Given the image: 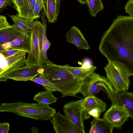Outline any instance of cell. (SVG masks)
<instances>
[{"label": "cell", "mask_w": 133, "mask_h": 133, "mask_svg": "<svg viewBox=\"0 0 133 133\" xmlns=\"http://www.w3.org/2000/svg\"><path fill=\"white\" fill-rule=\"evenodd\" d=\"M0 112H12L25 117L46 121L54 116L56 111L49 105L19 102L1 103Z\"/></svg>", "instance_id": "obj_3"}, {"label": "cell", "mask_w": 133, "mask_h": 133, "mask_svg": "<svg viewBox=\"0 0 133 133\" xmlns=\"http://www.w3.org/2000/svg\"><path fill=\"white\" fill-rule=\"evenodd\" d=\"M48 91H40L34 96L33 99L37 103L45 105H49L57 102V98Z\"/></svg>", "instance_id": "obj_21"}, {"label": "cell", "mask_w": 133, "mask_h": 133, "mask_svg": "<svg viewBox=\"0 0 133 133\" xmlns=\"http://www.w3.org/2000/svg\"><path fill=\"white\" fill-rule=\"evenodd\" d=\"M43 68L44 76L60 91L62 97L75 96L79 93L85 79L78 77L49 60Z\"/></svg>", "instance_id": "obj_2"}, {"label": "cell", "mask_w": 133, "mask_h": 133, "mask_svg": "<svg viewBox=\"0 0 133 133\" xmlns=\"http://www.w3.org/2000/svg\"><path fill=\"white\" fill-rule=\"evenodd\" d=\"M126 12L130 16L133 17V0H129L125 6Z\"/></svg>", "instance_id": "obj_28"}, {"label": "cell", "mask_w": 133, "mask_h": 133, "mask_svg": "<svg viewBox=\"0 0 133 133\" xmlns=\"http://www.w3.org/2000/svg\"><path fill=\"white\" fill-rule=\"evenodd\" d=\"M43 8L45 15L50 23L55 22L57 20V0H43Z\"/></svg>", "instance_id": "obj_16"}, {"label": "cell", "mask_w": 133, "mask_h": 133, "mask_svg": "<svg viewBox=\"0 0 133 133\" xmlns=\"http://www.w3.org/2000/svg\"><path fill=\"white\" fill-rule=\"evenodd\" d=\"M56 133H83L67 116L59 111L50 119Z\"/></svg>", "instance_id": "obj_9"}, {"label": "cell", "mask_w": 133, "mask_h": 133, "mask_svg": "<svg viewBox=\"0 0 133 133\" xmlns=\"http://www.w3.org/2000/svg\"><path fill=\"white\" fill-rule=\"evenodd\" d=\"M83 98L75 101H71L66 104L63 107L65 115L85 133L84 126L82 118V103Z\"/></svg>", "instance_id": "obj_10"}, {"label": "cell", "mask_w": 133, "mask_h": 133, "mask_svg": "<svg viewBox=\"0 0 133 133\" xmlns=\"http://www.w3.org/2000/svg\"><path fill=\"white\" fill-rule=\"evenodd\" d=\"M62 66L78 77L84 79H85L88 76L94 72L97 68L92 65H91L89 67L86 68L82 66L73 67L68 64Z\"/></svg>", "instance_id": "obj_20"}, {"label": "cell", "mask_w": 133, "mask_h": 133, "mask_svg": "<svg viewBox=\"0 0 133 133\" xmlns=\"http://www.w3.org/2000/svg\"><path fill=\"white\" fill-rule=\"evenodd\" d=\"M45 15L43 8L41 10V17L42 22L43 29V36L42 47L41 49V54L43 62L45 64L48 59L47 51L50 47L51 44L47 38L46 32L47 27L46 20L45 18Z\"/></svg>", "instance_id": "obj_19"}, {"label": "cell", "mask_w": 133, "mask_h": 133, "mask_svg": "<svg viewBox=\"0 0 133 133\" xmlns=\"http://www.w3.org/2000/svg\"><path fill=\"white\" fill-rule=\"evenodd\" d=\"M23 33L14 24L8 27L0 30V44L11 42Z\"/></svg>", "instance_id": "obj_15"}, {"label": "cell", "mask_w": 133, "mask_h": 133, "mask_svg": "<svg viewBox=\"0 0 133 133\" xmlns=\"http://www.w3.org/2000/svg\"><path fill=\"white\" fill-rule=\"evenodd\" d=\"M117 95L120 104L125 108L130 117L133 119V92L126 91L117 93Z\"/></svg>", "instance_id": "obj_17"}, {"label": "cell", "mask_w": 133, "mask_h": 133, "mask_svg": "<svg viewBox=\"0 0 133 133\" xmlns=\"http://www.w3.org/2000/svg\"><path fill=\"white\" fill-rule=\"evenodd\" d=\"M103 118L110 124L114 129H121L123 124L130 117L125 108L122 105L112 104L105 113Z\"/></svg>", "instance_id": "obj_8"}, {"label": "cell", "mask_w": 133, "mask_h": 133, "mask_svg": "<svg viewBox=\"0 0 133 133\" xmlns=\"http://www.w3.org/2000/svg\"><path fill=\"white\" fill-rule=\"evenodd\" d=\"M10 124L8 122L0 123V133H8L9 130Z\"/></svg>", "instance_id": "obj_32"}, {"label": "cell", "mask_w": 133, "mask_h": 133, "mask_svg": "<svg viewBox=\"0 0 133 133\" xmlns=\"http://www.w3.org/2000/svg\"><path fill=\"white\" fill-rule=\"evenodd\" d=\"M42 8L43 0H37L34 9V16L35 19H38L41 17L39 14Z\"/></svg>", "instance_id": "obj_27"}, {"label": "cell", "mask_w": 133, "mask_h": 133, "mask_svg": "<svg viewBox=\"0 0 133 133\" xmlns=\"http://www.w3.org/2000/svg\"><path fill=\"white\" fill-rule=\"evenodd\" d=\"M26 52L21 50L6 58L0 54V81H6V77L11 72L25 66Z\"/></svg>", "instance_id": "obj_6"}, {"label": "cell", "mask_w": 133, "mask_h": 133, "mask_svg": "<svg viewBox=\"0 0 133 133\" xmlns=\"http://www.w3.org/2000/svg\"><path fill=\"white\" fill-rule=\"evenodd\" d=\"M99 50L108 62L133 76V17L119 15L104 33Z\"/></svg>", "instance_id": "obj_1"}, {"label": "cell", "mask_w": 133, "mask_h": 133, "mask_svg": "<svg viewBox=\"0 0 133 133\" xmlns=\"http://www.w3.org/2000/svg\"><path fill=\"white\" fill-rule=\"evenodd\" d=\"M91 65L88 63L85 62L83 64L82 67L83 68H86L89 67Z\"/></svg>", "instance_id": "obj_37"}, {"label": "cell", "mask_w": 133, "mask_h": 133, "mask_svg": "<svg viewBox=\"0 0 133 133\" xmlns=\"http://www.w3.org/2000/svg\"><path fill=\"white\" fill-rule=\"evenodd\" d=\"M66 38L68 42L72 44L79 49L88 50L90 48L80 30L75 26L66 34Z\"/></svg>", "instance_id": "obj_14"}, {"label": "cell", "mask_w": 133, "mask_h": 133, "mask_svg": "<svg viewBox=\"0 0 133 133\" xmlns=\"http://www.w3.org/2000/svg\"><path fill=\"white\" fill-rule=\"evenodd\" d=\"M31 130L33 133H38V129L36 127H33L31 129Z\"/></svg>", "instance_id": "obj_36"}, {"label": "cell", "mask_w": 133, "mask_h": 133, "mask_svg": "<svg viewBox=\"0 0 133 133\" xmlns=\"http://www.w3.org/2000/svg\"><path fill=\"white\" fill-rule=\"evenodd\" d=\"M82 4H86L89 9L91 15L95 17L100 11L104 9V5L101 0H77Z\"/></svg>", "instance_id": "obj_22"}, {"label": "cell", "mask_w": 133, "mask_h": 133, "mask_svg": "<svg viewBox=\"0 0 133 133\" xmlns=\"http://www.w3.org/2000/svg\"><path fill=\"white\" fill-rule=\"evenodd\" d=\"M32 30L36 36L41 49L43 39V29L42 24L38 19L32 21Z\"/></svg>", "instance_id": "obj_26"}, {"label": "cell", "mask_w": 133, "mask_h": 133, "mask_svg": "<svg viewBox=\"0 0 133 133\" xmlns=\"http://www.w3.org/2000/svg\"><path fill=\"white\" fill-rule=\"evenodd\" d=\"M101 91L106 93L112 104L121 105L118 99L117 93L107 78L94 72L86 78L79 93L85 98L94 95Z\"/></svg>", "instance_id": "obj_4"}, {"label": "cell", "mask_w": 133, "mask_h": 133, "mask_svg": "<svg viewBox=\"0 0 133 133\" xmlns=\"http://www.w3.org/2000/svg\"><path fill=\"white\" fill-rule=\"evenodd\" d=\"M82 107V118L84 121L90 116L99 118L105 110L106 104L103 101L93 95L83 98Z\"/></svg>", "instance_id": "obj_7"}, {"label": "cell", "mask_w": 133, "mask_h": 133, "mask_svg": "<svg viewBox=\"0 0 133 133\" xmlns=\"http://www.w3.org/2000/svg\"><path fill=\"white\" fill-rule=\"evenodd\" d=\"M12 3L11 0H0V9L5 8L8 6H11Z\"/></svg>", "instance_id": "obj_33"}, {"label": "cell", "mask_w": 133, "mask_h": 133, "mask_svg": "<svg viewBox=\"0 0 133 133\" xmlns=\"http://www.w3.org/2000/svg\"><path fill=\"white\" fill-rule=\"evenodd\" d=\"M91 128L89 132V133H97L95 123L93 120L90 122Z\"/></svg>", "instance_id": "obj_34"}, {"label": "cell", "mask_w": 133, "mask_h": 133, "mask_svg": "<svg viewBox=\"0 0 133 133\" xmlns=\"http://www.w3.org/2000/svg\"><path fill=\"white\" fill-rule=\"evenodd\" d=\"M30 81L43 85L46 90L52 92L56 91L60 92V91L53 84L45 78L43 74L39 76L35 77Z\"/></svg>", "instance_id": "obj_24"}, {"label": "cell", "mask_w": 133, "mask_h": 133, "mask_svg": "<svg viewBox=\"0 0 133 133\" xmlns=\"http://www.w3.org/2000/svg\"><path fill=\"white\" fill-rule=\"evenodd\" d=\"M7 21L6 17L2 15L0 16V30L4 29L10 26Z\"/></svg>", "instance_id": "obj_31"}, {"label": "cell", "mask_w": 133, "mask_h": 133, "mask_svg": "<svg viewBox=\"0 0 133 133\" xmlns=\"http://www.w3.org/2000/svg\"><path fill=\"white\" fill-rule=\"evenodd\" d=\"M44 68L36 66L26 67L16 69L11 72L6 77L8 79L18 81H30L33 77L43 74Z\"/></svg>", "instance_id": "obj_12"}, {"label": "cell", "mask_w": 133, "mask_h": 133, "mask_svg": "<svg viewBox=\"0 0 133 133\" xmlns=\"http://www.w3.org/2000/svg\"><path fill=\"white\" fill-rule=\"evenodd\" d=\"M0 51L14 49L24 51L28 54L30 49V35L24 33L21 36L11 42L0 44Z\"/></svg>", "instance_id": "obj_13"}, {"label": "cell", "mask_w": 133, "mask_h": 133, "mask_svg": "<svg viewBox=\"0 0 133 133\" xmlns=\"http://www.w3.org/2000/svg\"><path fill=\"white\" fill-rule=\"evenodd\" d=\"M30 35V49L25 61V66H37L43 68L45 63L42 58L41 49L38 41L32 29Z\"/></svg>", "instance_id": "obj_11"}, {"label": "cell", "mask_w": 133, "mask_h": 133, "mask_svg": "<svg viewBox=\"0 0 133 133\" xmlns=\"http://www.w3.org/2000/svg\"><path fill=\"white\" fill-rule=\"evenodd\" d=\"M37 0H28L29 8L30 18L34 20L35 19L34 11L35 6Z\"/></svg>", "instance_id": "obj_29"}, {"label": "cell", "mask_w": 133, "mask_h": 133, "mask_svg": "<svg viewBox=\"0 0 133 133\" xmlns=\"http://www.w3.org/2000/svg\"><path fill=\"white\" fill-rule=\"evenodd\" d=\"M92 120L94 122L97 133H112L113 129L109 123L103 118H94Z\"/></svg>", "instance_id": "obj_25"}, {"label": "cell", "mask_w": 133, "mask_h": 133, "mask_svg": "<svg viewBox=\"0 0 133 133\" xmlns=\"http://www.w3.org/2000/svg\"><path fill=\"white\" fill-rule=\"evenodd\" d=\"M11 0L14 5V7L18 12V15L30 19L28 0Z\"/></svg>", "instance_id": "obj_23"}, {"label": "cell", "mask_w": 133, "mask_h": 133, "mask_svg": "<svg viewBox=\"0 0 133 133\" xmlns=\"http://www.w3.org/2000/svg\"><path fill=\"white\" fill-rule=\"evenodd\" d=\"M61 0H57V14L58 15L60 11V5Z\"/></svg>", "instance_id": "obj_35"}, {"label": "cell", "mask_w": 133, "mask_h": 133, "mask_svg": "<svg viewBox=\"0 0 133 133\" xmlns=\"http://www.w3.org/2000/svg\"><path fill=\"white\" fill-rule=\"evenodd\" d=\"M20 51L21 50L16 49H9L0 51V54L2 55L4 57L6 58L14 55Z\"/></svg>", "instance_id": "obj_30"}, {"label": "cell", "mask_w": 133, "mask_h": 133, "mask_svg": "<svg viewBox=\"0 0 133 133\" xmlns=\"http://www.w3.org/2000/svg\"><path fill=\"white\" fill-rule=\"evenodd\" d=\"M8 16L13 21L14 24L23 33L30 34L32 29V22L34 20L21 16L18 14Z\"/></svg>", "instance_id": "obj_18"}, {"label": "cell", "mask_w": 133, "mask_h": 133, "mask_svg": "<svg viewBox=\"0 0 133 133\" xmlns=\"http://www.w3.org/2000/svg\"><path fill=\"white\" fill-rule=\"evenodd\" d=\"M104 69L107 78L117 93L128 90L130 84L129 76L111 62H108Z\"/></svg>", "instance_id": "obj_5"}]
</instances>
